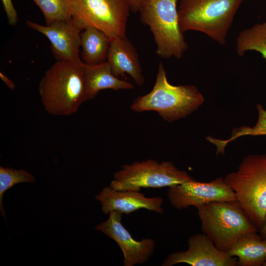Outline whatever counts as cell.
<instances>
[{"label":"cell","instance_id":"6da1fadb","mask_svg":"<svg viewBox=\"0 0 266 266\" xmlns=\"http://www.w3.org/2000/svg\"><path fill=\"white\" fill-rule=\"evenodd\" d=\"M45 110L54 116H69L86 101L84 63L57 61L45 71L38 86Z\"/></svg>","mask_w":266,"mask_h":266},{"label":"cell","instance_id":"7a4b0ae2","mask_svg":"<svg viewBox=\"0 0 266 266\" xmlns=\"http://www.w3.org/2000/svg\"><path fill=\"white\" fill-rule=\"evenodd\" d=\"M204 101L203 96L195 86L171 84L163 64L160 63L152 90L135 98L130 107L137 112L156 111L164 120L172 122L192 113Z\"/></svg>","mask_w":266,"mask_h":266},{"label":"cell","instance_id":"3957f363","mask_svg":"<svg viewBox=\"0 0 266 266\" xmlns=\"http://www.w3.org/2000/svg\"><path fill=\"white\" fill-rule=\"evenodd\" d=\"M224 179L249 220L260 230L266 220V154L247 155Z\"/></svg>","mask_w":266,"mask_h":266},{"label":"cell","instance_id":"277c9868","mask_svg":"<svg viewBox=\"0 0 266 266\" xmlns=\"http://www.w3.org/2000/svg\"><path fill=\"white\" fill-rule=\"evenodd\" d=\"M245 0H180V29L183 33L196 31L220 45L226 43L234 17Z\"/></svg>","mask_w":266,"mask_h":266},{"label":"cell","instance_id":"5b68a950","mask_svg":"<svg viewBox=\"0 0 266 266\" xmlns=\"http://www.w3.org/2000/svg\"><path fill=\"white\" fill-rule=\"evenodd\" d=\"M201 228L221 251L227 252L242 235L258 232L238 201H214L197 207Z\"/></svg>","mask_w":266,"mask_h":266},{"label":"cell","instance_id":"8992f818","mask_svg":"<svg viewBox=\"0 0 266 266\" xmlns=\"http://www.w3.org/2000/svg\"><path fill=\"white\" fill-rule=\"evenodd\" d=\"M177 0H142L139 12L148 26L162 58L180 59L188 48L178 20Z\"/></svg>","mask_w":266,"mask_h":266},{"label":"cell","instance_id":"52a82bcc","mask_svg":"<svg viewBox=\"0 0 266 266\" xmlns=\"http://www.w3.org/2000/svg\"><path fill=\"white\" fill-rule=\"evenodd\" d=\"M121 167L114 173L110 185L116 190L140 191L142 188L169 187L194 179L171 161L159 163L149 159L123 165Z\"/></svg>","mask_w":266,"mask_h":266},{"label":"cell","instance_id":"ba28073f","mask_svg":"<svg viewBox=\"0 0 266 266\" xmlns=\"http://www.w3.org/2000/svg\"><path fill=\"white\" fill-rule=\"evenodd\" d=\"M72 19L82 31L93 27L111 40L126 36L131 10L127 0H70Z\"/></svg>","mask_w":266,"mask_h":266},{"label":"cell","instance_id":"9c48e42d","mask_svg":"<svg viewBox=\"0 0 266 266\" xmlns=\"http://www.w3.org/2000/svg\"><path fill=\"white\" fill-rule=\"evenodd\" d=\"M167 198L171 205L177 209L193 206L198 207L214 201L235 200L233 190L224 178L218 177L210 182L194 179L168 187Z\"/></svg>","mask_w":266,"mask_h":266},{"label":"cell","instance_id":"30bf717a","mask_svg":"<svg viewBox=\"0 0 266 266\" xmlns=\"http://www.w3.org/2000/svg\"><path fill=\"white\" fill-rule=\"evenodd\" d=\"M123 214L117 211L109 212L108 218L96 226L95 230L101 232L114 240L121 249L124 266H133L147 262L156 246L154 239L135 240L122 223Z\"/></svg>","mask_w":266,"mask_h":266},{"label":"cell","instance_id":"8fae6325","mask_svg":"<svg viewBox=\"0 0 266 266\" xmlns=\"http://www.w3.org/2000/svg\"><path fill=\"white\" fill-rule=\"evenodd\" d=\"M31 29L45 35L51 43L52 53L57 61L75 63L83 62L79 56L82 30L71 21L57 20L48 25H42L27 20Z\"/></svg>","mask_w":266,"mask_h":266},{"label":"cell","instance_id":"7c38bea8","mask_svg":"<svg viewBox=\"0 0 266 266\" xmlns=\"http://www.w3.org/2000/svg\"><path fill=\"white\" fill-rule=\"evenodd\" d=\"M186 251L173 252L162 263V266H172L185 263L192 266H236L237 260L218 249L204 233H197L188 239Z\"/></svg>","mask_w":266,"mask_h":266},{"label":"cell","instance_id":"4fadbf2b","mask_svg":"<svg viewBox=\"0 0 266 266\" xmlns=\"http://www.w3.org/2000/svg\"><path fill=\"white\" fill-rule=\"evenodd\" d=\"M95 198L99 201L104 214L112 211L128 215L140 209H146L163 214V199L160 197H146L140 191L116 190L110 186L104 187Z\"/></svg>","mask_w":266,"mask_h":266},{"label":"cell","instance_id":"5bb4252c","mask_svg":"<svg viewBox=\"0 0 266 266\" xmlns=\"http://www.w3.org/2000/svg\"><path fill=\"white\" fill-rule=\"evenodd\" d=\"M117 77L129 75L138 86L145 82L136 50L126 36L112 39L107 61Z\"/></svg>","mask_w":266,"mask_h":266},{"label":"cell","instance_id":"9a60e30c","mask_svg":"<svg viewBox=\"0 0 266 266\" xmlns=\"http://www.w3.org/2000/svg\"><path fill=\"white\" fill-rule=\"evenodd\" d=\"M84 77L86 101L94 99L102 90L117 91L134 88L131 83L116 76L107 61L96 65L84 64Z\"/></svg>","mask_w":266,"mask_h":266},{"label":"cell","instance_id":"2e32d148","mask_svg":"<svg viewBox=\"0 0 266 266\" xmlns=\"http://www.w3.org/2000/svg\"><path fill=\"white\" fill-rule=\"evenodd\" d=\"M227 253L237 258V266H263L266 262V240L257 232L246 233L238 239Z\"/></svg>","mask_w":266,"mask_h":266},{"label":"cell","instance_id":"e0dca14e","mask_svg":"<svg viewBox=\"0 0 266 266\" xmlns=\"http://www.w3.org/2000/svg\"><path fill=\"white\" fill-rule=\"evenodd\" d=\"M81 58L87 65H96L107 61L111 39L101 30L89 27L80 34Z\"/></svg>","mask_w":266,"mask_h":266},{"label":"cell","instance_id":"ac0fdd59","mask_svg":"<svg viewBox=\"0 0 266 266\" xmlns=\"http://www.w3.org/2000/svg\"><path fill=\"white\" fill-rule=\"evenodd\" d=\"M236 50L239 56L248 51L258 52L266 61V22L242 31L236 39Z\"/></svg>","mask_w":266,"mask_h":266},{"label":"cell","instance_id":"d6986e66","mask_svg":"<svg viewBox=\"0 0 266 266\" xmlns=\"http://www.w3.org/2000/svg\"><path fill=\"white\" fill-rule=\"evenodd\" d=\"M258 112V118L256 124L252 127L241 126L232 131L231 136L226 140H221L211 136L206 139L216 147V155L224 154L225 147L230 142L244 135H266V109L262 105L258 103L256 105Z\"/></svg>","mask_w":266,"mask_h":266},{"label":"cell","instance_id":"ffe728a7","mask_svg":"<svg viewBox=\"0 0 266 266\" xmlns=\"http://www.w3.org/2000/svg\"><path fill=\"white\" fill-rule=\"evenodd\" d=\"M41 11L48 25L57 20L71 21L72 9L70 0H33Z\"/></svg>","mask_w":266,"mask_h":266},{"label":"cell","instance_id":"44dd1931","mask_svg":"<svg viewBox=\"0 0 266 266\" xmlns=\"http://www.w3.org/2000/svg\"><path fill=\"white\" fill-rule=\"evenodd\" d=\"M35 180L34 177L25 170L0 166V211L5 219V212L2 205L4 192L16 184L33 183Z\"/></svg>","mask_w":266,"mask_h":266},{"label":"cell","instance_id":"7402d4cb","mask_svg":"<svg viewBox=\"0 0 266 266\" xmlns=\"http://www.w3.org/2000/svg\"><path fill=\"white\" fill-rule=\"evenodd\" d=\"M1 2L9 24L15 26L18 21V13L12 0H1Z\"/></svg>","mask_w":266,"mask_h":266},{"label":"cell","instance_id":"603a6c76","mask_svg":"<svg viewBox=\"0 0 266 266\" xmlns=\"http://www.w3.org/2000/svg\"><path fill=\"white\" fill-rule=\"evenodd\" d=\"M0 77L2 81L5 84L9 89L14 90L15 88V84L14 82L5 75L2 72H0Z\"/></svg>","mask_w":266,"mask_h":266},{"label":"cell","instance_id":"cb8c5ba5","mask_svg":"<svg viewBox=\"0 0 266 266\" xmlns=\"http://www.w3.org/2000/svg\"><path fill=\"white\" fill-rule=\"evenodd\" d=\"M131 8V11L136 12H138L142 0H127Z\"/></svg>","mask_w":266,"mask_h":266},{"label":"cell","instance_id":"d4e9b609","mask_svg":"<svg viewBox=\"0 0 266 266\" xmlns=\"http://www.w3.org/2000/svg\"><path fill=\"white\" fill-rule=\"evenodd\" d=\"M258 232L261 238L266 240V220L263 227L258 230Z\"/></svg>","mask_w":266,"mask_h":266},{"label":"cell","instance_id":"484cf974","mask_svg":"<svg viewBox=\"0 0 266 266\" xmlns=\"http://www.w3.org/2000/svg\"><path fill=\"white\" fill-rule=\"evenodd\" d=\"M264 266H266V262L263 265Z\"/></svg>","mask_w":266,"mask_h":266}]
</instances>
